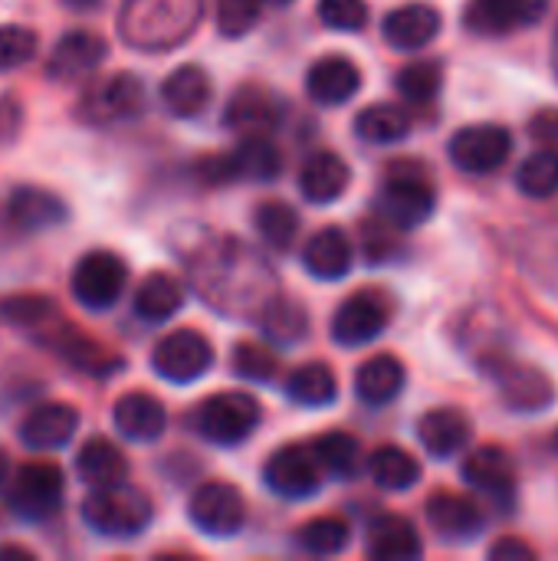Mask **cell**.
<instances>
[{"instance_id":"cell-1","label":"cell","mask_w":558,"mask_h":561,"mask_svg":"<svg viewBox=\"0 0 558 561\" xmlns=\"http://www.w3.org/2000/svg\"><path fill=\"white\" fill-rule=\"evenodd\" d=\"M204 0H125L118 33L128 46L161 53L184 43L201 23Z\"/></svg>"},{"instance_id":"cell-2","label":"cell","mask_w":558,"mask_h":561,"mask_svg":"<svg viewBox=\"0 0 558 561\" xmlns=\"http://www.w3.org/2000/svg\"><path fill=\"white\" fill-rule=\"evenodd\" d=\"M151 500L132 483L99 486L82 503V523L105 539H135L151 526Z\"/></svg>"},{"instance_id":"cell-3","label":"cell","mask_w":558,"mask_h":561,"mask_svg":"<svg viewBox=\"0 0 558 561\" xmlns=\"http://www.w3.org/2000/svg\"><path fill=\"white\" fill-rule=\"evenodd\" d=\"M434 184L418 164H391V174L378 194L375 214L391 230H414L434 214Z\"/></svg>"},{"instance_id":"cell-4","label":"cell","mask_w":558,"mask_h":561,"mask_svg":"<svg viewBox=\"0 0 558 561\" xmlns=\"http://www.w3.org/2000/svg\"><path fill=\"white\" fill-rule=\"evenodd\" d=\"M260 417H263L260 404L250 394L224 391V394L207 398L194 411V427L204 440L217 447H237L253 437V431L260 427Z\"/></svg>"},{"instance_id":"cell-5","label":"cell","mask_w":558,"mask_h":561,"mask_svg":"<svg viewBox=\"0 0 558 561\" xmlns=\"http://www.w3.org/2000/svg\"><path fill=\"white\" fill-rule=\"evenodd\" d=\"M128 283V266L122 263V256H115L112 250H92L86 253L76 270H72V299L89 309V312H105L118 302V296L125 293Z\"/></svg>"},{"instance_id":"cell-6","label":"cell","mask_w":558,"mask_h":561,"mask_svg":"<svg viewBox=\"0 0 558 561\" xmlns=\"http://www.w3.org/2000/svg\"><path fill=\"white\" fill-rule=\"evenodd\" d=\"M7 506L26 523H43L62 506V470L56 463H26L7 483Z\"/></svg>"},{"instance_id":"cell-7","label":"cell","mask_w":558,"mask_h":561,"mask_svg":"<svg viewBox=\"0 0 558 561\" xmlns=\"http://www.w3.org/2000/svg\"><path fill=\"white\" fill-rule=\"evenodd\" d=\"M145 85L132 72H115L95 85H89L79 99V118L89 125H112L141 115Z\"/></svg>"},{"instance_id":"cell-8","label":"cell","mask_w":558,"mask_h":561,"mask_svg":"<svg viewBox=\"0 0 558 561\" xmlns=\"http://www.w3.org/2000/svg\"><path fill=\"white\" fill-rule=\"evenodd\" d=\"M210 365H214V348L194 329H178V332L164 335L151 352L155 375L171 385H191V381L204 378L210 371Z\"/></svg>"},{"instance_id":"cell-9","label":"cell","mask_w":558,"mask_h":561,"mask_svg":"<svg viewBox=\"0 0 558 561\" xmlns=\"http://www.w3.org/2000/svg\"><path fill=\"white\" fill-rule=\"evenodd\" d=\"M391 322V302L385 293L375 289H362L355 296H349L335 316H332V339L342 348H362L368 342H375L385 325Z\"/></svg>"},{"instance_id":"cell-10","label":"cell","mask_w":558,"mask_h":561,"mask_svg":"<svg viewBox=\"0 0 558 561\" xmlns=\"http://www.w3.org/2000/svg\"><path fill=\"white\" fill-rule=\"evenodd\" d=\"M191 523L210 536V539H230L243 529L247 523V506H243V496L230 486V483H204L194 490L191 496Z\"/></svg>"},{"instance_id":"cell-11","label":"cell","mask_w":558,"mask_h":561,"mask_svg":"<svg viewBox=\"0 0 558 561\" xmlns=\"http://www.w3.org/2000/svg\"><path fill=\"white\" fill-rule=\"evenodd\" d=\"M510 151H513V135L503 125L460 128L447 145L451 161L467 174H493L497 168H503Z\"/></svg>"},{"instance_id":"cell-12","label":"cell","mask_w":558,"mask_h":561,"mask_svg":"<svg viewBox=\"0 0 558 561\" xmlns=\"http://www.w3.org/2000/svg\"><path fill=\"white\" fill-rule=\"evenodd\" d=\"M263 483L283 500H309L322 486V463L312 447H280L263 470Z\"/></svg>"},{"instance_id":"cell-13","label":"cell","mask_w":558,"mask_h":561,"mask_svg":"<svg viewBox=\"0 0 558 561\" xmlns=\"http://www.w3.org/2000/svg\"><path fill=\"white\" fill-rule=\"evenodd\" d=\"M549 0H470L464 26L480 36H506L546 16Z\"/></svg>"},{"instance_id":"cell-14","label":"cell","mask_w":558,"mask_h":561,"mask_svg":"<svg viewBox=\"0 0 558 561\" xmlns=\"http://www.w3.org/2000/svg\"><path fill=\"white\" fill-rule=\"evenodd\" d=\"M109 56V43L92 30H69L49 53L46 76L53 82H82L89 79Z\"/></svg>"},{"instance_id":"cell-15","label":"cell","mask_w":558,"mask_h":561,"mask_svg":"<svg viewBox=\"0 0 558 561\" xmlns=\"http://www.w3.org/2000/svg\"><path fill=\"white\" fill-rule=\"evenodd\" d=\"M464 483L500 506H513L516 500V467L500 447H477L464 460Z\"/></svg>"},{"instance_id":"cell-16","label":"cell","mask_w":558,"mask_h":561,"mask_svg":"<svg viewBox=\"0 0 558 561\" xmlns=\"http://www.w3.org/2000/svg\"><path fill=\"white\" fill-rule=\"evenodd\" d=\"M79 431V411L72 404H36L23 421H20V440L30 450H59L66 447Z\"/></svg>"},{"instance_id":"cell-17","label":"cell","mask_w":558,"mask_h":561,"mask_svg":"<svg viewBox=\"0 0 558 561\" xmlns=\"http://www.w3.org/2000/svg\"><path fill=\"white\" fill-rule=\"evenodd\" d=\"M112 424L115 431L125 437V440H135V444H151L164 434L168 427V414H164V404L145 391H128L115 401L112 408Z\"/></svg>"},{"instance_id":"cell-18","label":"cell","mask_w":558,"mask_h":561,"mask_svg":"<svg viewBox=\"0 0 558 561\" xmlns=\"http://www.w3.org/2000/svg\"><path fill=\"white\" fill-rule=\"evenodd\" d=\"M428 523L437 536L444 539H474L477 533H483L487 526V516H483V506L460 496V493H434L428 500Z\"/></svg>"},{"instance_id":"cell-19","label":"cell","mask_w":558,"mask_h":561,"mask_svg":"<svg viewBox=\"0 0 558 561\" xmlns=\"http://www.w3.org/2000/svg\"><path fill=\"white\" fill-rule=\"evenodd\" d=\"M470 421L464 411L457 408H437V411H428L421 421H418V437L424 444V450L434 457V460H451L457 457L467 444H470Z\"/></svg>"},{"instance_id":"cell-20","label":"cell","mask_w":558,"mask_h":561,"mask_svg":"<svg viewBox=\"0 0 558 561\" xmlns=\"http://www.w3.org/2000/svg\"><path fill=\"white\" fill-rule=\"evenodd\" d=\"M306 89H309L312 102H319V105H342L362 89V72L349 56H326V59L312 62V69L306 76Z\"/></svg>"},{"instance_id":"cell-21","label":"cell","mask_w":558,"mask_h":561,"mask_svg":"<svg viewBox=\"0 0 558 561\" xmlns=\"http://www.w3.org/2000/svg\"><path fill=\"white\" fill-rule=\"evenodd\" d=\"M382 30L395 49L414 53V49H424L441 33V13L428 3H408V7L391 10L385 16Z\"/></svg>"},{"instance_id":"cell-22","label":"cell","mask_w":558,"mask_h":561,"mask_svg":"<svg viewBox=\"0 0 558 561\" xmlns=\"http://www.w3.org/2000/svg\"><path fill=\"white\" fill-rule=\"evenodd\" d=\"M210 92H214L210 76L201 66H194V62L178 66L161 82V102H164V108L174 118H194V115H201L207 108V102H210Z\"/></svg>"},{"instance_id":"cell-23","label":"cell","mask_w":558,"mask_h":561,"mask_svg":"<svg viewBox=\"0 0 558 561\" xmlns=\"http://www.w3.org/2000/svg\"><path fill=\"white\" fill-rule=\"evenodd\" d=\"M303 266L316 279H329V283L342 279L352 270V243H349V237L339 227H322L303 247Z\"/></svg>"},{"instance_id":"cell-24","label":"cell","mask_w":558,"mask_h":561,"mask_svg":"<svg viewBox=\"0 0 558 561\" xmlns=\"http://www.w3.org/2000/svg\"><path fill=\"white\" fill-rule=\"evenodd\" d=\"M424 552L421 533L405 516H378L368 526V556L378 561H411Z\"/></svg>"},{"instance_id":"cell-25","label":"cell","mask_w":558,"mask_h":561,"mask_svg":"<svg viewBox=\"0 0 558 561\" xmlns=\"http://www.w3.org/2000/svg\"><path fill=\"white\" fill-rule=\"evenodd\" d=\"M349 181H352L349 164L335 151H319L299 171V194L309 204H332L349 187Z\"/></svg>"},{"instance_id":"cell-26","label":"cell","mask_w":558,"mask_h":561,"mask_svg":"<svg viewBox=\"0 0 558 561\" xmlns=\"http://www.w3.org/2000/svg\"><path fill=\"white\" fill-rule=\"evenodd\" d=\"M7 214H10V224L26 230V233H36V230H49V227H59L66 220V204L43 191V187H16L10 194V204H7Z\"/></svg>"},{"instance_id":"cell-27","label":"cell","mask_w":558,"mask_h":561,"mask_svg":"<svg viewBox=\"0 0 558 561\" xmlns=\"http://www.w3.org/2000/svg\"><path fill=\"white\" fill-rule=\"evenodd\" d=\"M493 378L503 391V398L510 401L513 411H543L553 401V385L543 371L536 368H523V365H497Z\"/></svg>"},{"instance_id":"cell-28","label":"cell","mask_w":558,"mask_h":561,"mask_svg":"<svg viewBox=\"0 0 558 561\" xmlns=\"http://www.w3.org/2000/svg\"><path fill=\"white\" fill-rule=\"evenodd\" d=\"M184 306V286L171 273H148L141 286L135 289L132 309L141 322L161 325Z\"/></svg>"},{"instance_id":"cell-29","label":"cell","mask_w":558,"mask_h":561,"mask_svg":"<svg viewBox=\"0 0 558 561\" xmlns=\"http://www.w3.org/2000/svg\"><path fill=\"white\" fill-rule=\"evenodd\" d=\"M401 388H405V365L395 355H375L355 375V394L362 398V404L372 408H385L401 394Z\"/></svg>"},{"instance_id":"cell-30","label":"cell","mask_w":558,"mask_h":561,"mask_svg":"<svg viewBox=\"0 0 558 561\" xmlns=\"http://www.w3.org/2000/svg\"><path fill=\"white\" fill-rule=\"evenodd\" d=\"M224 122H227L230 128H237V131L263 135L266 128H273V125L280 122V102H276L266 89L247 85V89H240V92L230 99V105H227V112H224Z\"/></svg>"},{"instance_id":"cell-31","label":"cell","mask_w":558,"mask_h":561,"mask_svg":"<svg viewBox=\"0 0 558 561\" xmlns=\"http://www.w3.org/2000/svg\"><path fill=\"white\" fill-rule=\"evenodd\" d=\"M76 473L86 486L99 490V486H112L122 483L128 477V460L122 457V450L105 440V437H92L79 457H76Z\"/></svg>"},{"instance_id":"cell-32","label":"cell","mask_w":558,"mask_h":561,"mask_svg":"<svg viewBox=\"0 0 558 561\" xmlns=\"http://www.w3.org/2000/svg\"><path fill=\"white\" fill-rule=\"evenodd\" d=\"M43 339H46V345H49L56 355H62L69 365H76V368H82V371H89V375H109V371L122 368V362L112 358L102 345H95L92 339H86V335H79V332H72V329H66V325H59L56 335H39V342H43Z\"/></svg>"},{"instance_id":"cell-33","label":"cell","mask_w":558,"mask_h":561,"mask_svg":"<svg viewBox=\"0 0 558 561\" xmlns=\"http://www.w3.org/2000/svg\"><path fill=\"white\" fill-rule=\"evenodd\" d=\"M286 398L299 408H329L339 398V385L329 365L306 362L289 371L286 378Z\"/></svg>"},{"instance_id":"cell-34","label":"cell","mask_w":558,"mask_h":561,"mask_svg":"<svg viewBox=\"0 0 558 561\" xmlns=\"http://www.w3.org/2000/svg\"><path fill=\"white\" fill-rule=\"evenodd\" d=\"M355 135L372 145H395L411 135V115L401 105L378 102L358 112L355 118Z\"/></svg>"},{"instance_id":"cell-35","label":"cell","mask_w":558,"mask_h":561,"mask_svg":"<svg viewBox=\"0 0 558 561\" xmlns=\"http://www.w3.org/2000/svg\"><path fill=\"white\" fill-rule=\"evenodd\" d=\"M368 473H372L378 490L405 493L421 480V463L401 447H378L368 457Z\"/></svg>"},{"instance_id":"cell-36","label":"cell","mask_w":558,"mask_h":561,"mask_svg":"<svg viewBox=\"0 0 558 561\" xmlns=\"http://www.w3.org/2000/svg\"><path fill=\"white\" fill-rule=\"evenodd\" d=\"M237 171L247 181H273L283 171V154L266 135H247L234 151Z\"/></svg>"},{"instance_id":"cell-37","label":"cell","mask_w":558,"mask_h":561,"mask_svg":"<svg viewBox=\"0 0 558 561\" xmlns=\"http://www.w3.org/2000/svg\"><path fill=\"white\" fill-rule=\"evenodd\" d=\"M253 224H257V233L263 237V243L273 247V250H289L293 240H296V233H299V217L283 201L260 204L257 214H253Z\"/></svg>"},{"instance_id":"cell-38","label":"cell","mask_w":558,"mask_h":561,"mask_svg":"<svg viewBox=\"0 0 558 561\" xmlns=\"http://www.w3.org/2000/svg\"><path fill=\"white\" fill-rule=\"evenodd\" d=\"M312 450H316L322 470H329V473H335V477H355L358 467H362V457H365V454H362V444H358L352 434H345V431L322 434V437L312 444Z\"/></svg>"},{"instance_id":"cell-39","label":"cell","mask_w":558,"mask_h":561,"mask_svg":"<svg viewBox=\"0 0 558 561\" xmlns=\"http://www.w3.org/2000/svg\"><path fill=\"white\" fill-rule=\"evenodd\" d=\"M516 187L526 197H553L558 191V151L543 148L516 168Z\"/></svg>"},{"instance_id":"cell-40","label":"cell","mask_w":558,"mask_h":561,"mask_svg":"<svg viewBox=\"0 0 558 561\" xmlns=\"http://www.w3.org/2000/svg\"><path fill=\"white\" fill-rule=\"evenodd\" d=\"M395 85H398V92H401L408 102L424 105V102H434V99H437V92H441V85H444V69H441L437 59L408 62V66L398 72Z\"/></svg>"},{"instance_id":"cell-41","label":"cell","mask_w":558,"mask_h":561,"mask_svg":"<svg viewBox=\"0 0 558 561\" xmlns=\"http://www.w3.org/2000/svg\"><path fill=\"white\" fill-rule=\"evenodd\" d=\"M296 542L309 556H339L349 546V523L335 516L312 519L296 533Z\"/></svg>"},{"instance_id":"cell-42","label":"cell","mask_w":558,"mask_h":561,"mask_svg":"<svg viewBox=\"0 0 558 561\" xmlns=\"http://www.w3.org/2000/svg\"><path fill=\"white\" fill-rule=\"evenodd\" d=\"M263 332L276 342H299L309 332V319L306 309L299 302H286V299H273L263 309Z\"/></svg>"},{"instance_id":"cell-43","label":"cell","mask_w":558,"mask_h":561,"mask_svg":"<svg viewBox=\"0 0 558 561\" xmlns=\"http://www.w3.org/2000/svg\"><path fill=\"white\" fill-rule=\"evenodd\" d=\"M56 319V306L46 296H10L0 299V322L13 329H46Z\"/></svg>"},{"instance_id":"cell-44","label":"cell","mask_w":558,"mask_h":561,"mask_svg":"<svg viewBox=\"0 0 558 561\" xmlns=\"http://www.w3.org/2000/svg\"><path fill=\"white\" fill-rule=\"evenodd\" d=\"M230 365H234V375H237V378H247V381H257V385L273 381L276 371H280L276 352L266 348V345H257V342H240V345L234 348Z\"/></svg>"},{"instance_id":"cell-45","label":"cell","mask_w":558,"mask_h":561,"mask_svg":"<svg viewBox=\"0 0 558 561\" xmlns=\"http://www.w3.org/2000/svg\"><path fill=\"white\" fill-rule=\"evenodd\" d=\"M263 13V0H217V33L227 39L247 36Z\"/></svg>"},{"instance_id":"cell-46","label":"cell","mask_w":558,"mask_h":561,"mask_svg":"<svg viewBox=\"0 0 558 561\" xmlns=\"http://www.w3.org/2000/svg\"><path fill=\"white\" fill-rule=\"evenodd\" d=\"M36 33L30 26H16V23H7L0 26V69H16L23 62H30L36 56Z\"/></svg>"},{"instance_id":"cell-47","label":"cell","mask_w":558,"mask_h":561,"mask_svg":"<svg viewBox=\"0 0 558 561\" xmlns=\"http://www.w3.org/2000/svg\"><path fill=\"white\" fill-rule=\"evenodd\" d=\"M319 16L329 30L355 33L368 23V7L365 0H319Z\"/></svg>"},{"instance_id":"cell-48","label":"cell","mask_w":558,"mask_h":561,"mask_svg":"<svg viewBox=\"0 0 558 561\" xmlns=\"http://www.w3.org/2000/svg\"><path fill=\"white\" fill-rule=\"evenodd\" d=\"M197 174L207 181V184H227V181H237L240 171H237V161L234 154H217V158H204L197 164Z\"/></svg>"},{"instance_id":"cell-49","label":"cell","mask_w":558,"mask_h":561,"mask_svg":"<svg viewBox=\"0 0 558 561\" xmlns=\"http://www.w3.org/2000/svg\"><path fill=\"white\" fill-rule=\"evenodd\" d=\"M490 559L497 561H533L536 559V552L526 546V542H520V539H503V542H497L493 549H490Z\"/></svg>"},{"instance_id":"cell-50","label":"cell","mask_w":558,"mask_h":561,"mask_svg":"<svg viewBox=\"0 0 558 561\" xmlns=\"http://www.w3.org/2000/svg\"><path fill=\"white\" fill-rule=\"evenodd\" d=\"M16 131H20V102L7 95L0 99V141H10Z\"/></svg>"},{"instance_id":"cell-51","label":"cell","mask_w":558,"mask_h":561,"mask_svg":"<svg viewBox=\"0 0 558 561\" xmlns=\"http://www.w3.org/2000/svg\"><path fill=\"white\" fill-rule=\"evenodd\" d=\"M533 135L543 145H558V112H539L533 118Z\"/></svg>"},{"instance_id":"cell-52","label":"cell","mask_w":558,"mask_h":561,"mask_svg":"<svg viewBox=\"0 0 558 561\" xmlns=\"http://www.w3.org/2000/svg\"><path fill=\"white\" fill-rule=\"evenodd\" d=\"M66 10H72V13H92V10H99L102 7V0H59Z\"/></svg>"},{"instance_id":"cell-53","label":"cell","mask_w":558,"mask_h":561,"mask_svg":"<svg viewBox=\"0 0 558 561\" xmlns=\"http://www.w3.org/2000/svg\"><path fill=\"white\" fill-rule=\"evenodd\" d=\"M0 559H20V561H30L33 556L26 552V549H20V546H0Z\"/></svg>"},{"instance_id":"cell-54","label":"cell","mask_w":558,"mask_h":561,"mask_svg":"<svg viewBox=\"0 0 558 561\" xmlns=\"http://www.w3.org/2000/svg\"><path fill=\"white\" fill-rule=\"evenodd\" d=\"M7 477H10V463H7V457L0 454V486L7 483Z\"/></svg>"},{"instance_id":"cell-55","label":"cell","mask_w":558,"mask_h":561,"mask_svg":"<svg viewBox=\"0 0 558 561\" xmlns=\"http://www.w3.org/2000/svg\"><path fill=\"white\" fill-rule=\"evenodd\" d=\"M263 3H266V7H289L293 0H263Z\"/></svg>"},{"instance_id":"cell-56","label":"cell","mask_w":558,"mask_h":561,"mask_svg":"<svg viewBox=\"0 0 558 561\" xmlns=\"http://www.w3.org/2000/svg\"><path fill=\"white\" fill-rule=\"evenodd\" d=\"M553 62H556V76H558V36H556V49H553Z\"/></svg>"},{"instance_id":"cell-57","label":"cell","mask_w":558,"mask_h":561,"mask_svg":"<svg viewBox=\"0 0 558 561\" xmlns=\"http://www.w3.org/2000/svg\"><path fill=\"white\" fill-rule=\"evenodd\" d=\"M556 450H558V437H556Z\"/></svg>"}]
</instances>
